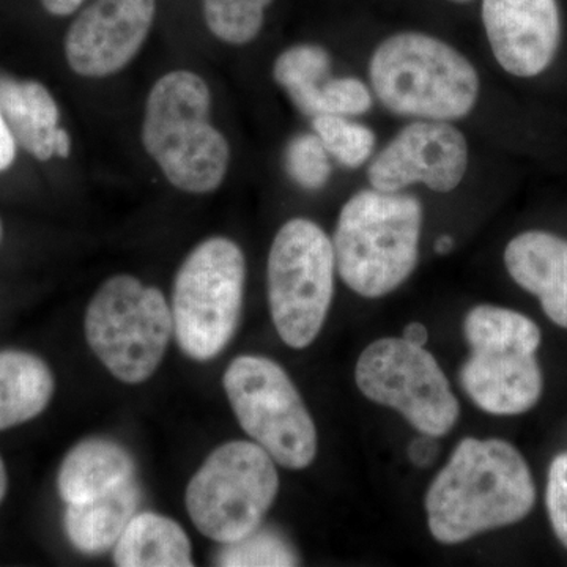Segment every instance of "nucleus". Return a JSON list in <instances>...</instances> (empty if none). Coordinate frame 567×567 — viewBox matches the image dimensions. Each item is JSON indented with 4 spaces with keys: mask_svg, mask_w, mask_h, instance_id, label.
I'll return each mask as SVG.
<instances>
[{
    "mask_svg": "<svg viewBox=\"0 0 567 567\" xmlns=\"http://www.w3.org/2000/svg\"><path fill=\"white\" fill-rule=\"evenodd\" d=\"M468 169V144L450 122L416 121L395 134L368 171L372 188L399 193L423 183L436 193H450Z\"/></svg>",
    "mask_w": 567,
    "mask_h": 567,
    "instance_id": "nucleus-12",
    "label": "nucleus"
},
{
    "mask_svg": "<svg viewBox=\"0 0 567 567\" xmlns=\"http://www.w3.org/2000/svg\"><path fill=\"white\" fill-rule=\"evenodd\" d=\"M141 505L136 477L82 503H70L65 532L82 554L96 555L115 547Z\"/></svg>",
    "mask_w": 567,
    "mask_h": 567,
    "instance_id": "nucleus-18",
    "label": "nucleus"
},
{
    "mask_svg": "<svg viewBox=\"0 0 567 567\" xmlns=\"http://www.w3.org/2000/svg\"><path fill=\"white\" fill-rule=\"evenodd\" d=\"M402 339L409 342V344L424 347L429 339L427 328H425L424 324L420 322L409 323L405 327L404 336H402Z\"/></svg>",
    "mask_w": 567,
    "mask_h": 567,
    "instance_id": "nucleus-31",
    "label": "nucleus"
},
{
    "mask_svg": "<svg viewBox=\"0 0 567 567\" xmlns=\"http://www.w3.org/2000/svg\"><path fill=\"white\" fill-rule=\"evenodd\" d=\"M547 509L555 535L567 548V454L554 458L548 472Z\"/></svg>",
    "mask_w": 567,
    "mask_h": 567,
    "instance_id": "nucleus-27",
    "label": "nucleus"
},
{
    "mask_svg": "<svg viewBox=\"0 0 567 567\" xmlns=\"http://www.w3.org/2000/svg\"><path fill=\"white\" fill-rule=\"evenodd\" d=\"M536 487L524 456L505 440L465 439L425 496L429 528L439 543L458 544L524 520Z\"/></svg>",
    "mask_w": 567,
    "mask_h": 567,
    "instance_id": "nucleus-1",
    "label": "nucleus"
},
{
    "mask_svg": "<svg viewBox=\"0 0 567 567\" xmlns=\"http://www.w3.org/2000/svg\"><path fill=\"white\" fill-rule=\"evenodd\" d=\"M7 487H9V477H7L6 465H3L2 458H0V503H2L3 496L7 494Z\"/></svg>",
    "mask_w": 567,
    "mask_h": 567,
    "instance_id": "nucleus-33",
    "label": "nucleus"
},
{
    "mask_svg": "<svg viewBox=\"0 0 567 567\" xmlns=\"http://www.w3.org/2000/svg\"><path fill=\"white\" fill-rule=\"evenodd\" d=\"M246 279L245 254L226 237L203 241L183 260L173 289L174 334L196 361L218 357L240 319Z\"/></svg>",
    "mask_w": 567,
    "mask_h": 567,
    "instance_id": "nucleus-7",
    "label": "nucleus"
},
{
    "mask_svg": "<svg viewBox=\"0 0 567 567\" xmlns=\"http://www.w3.org/2000/svg\"><path fill=\"white\" fill-rule=\"evenodd\" d=\"M136 464L128 451L107 439L78 443L63 458L58 487L63 502L82 503L133 480Z\"/></svg>",
    "mask_w": 567,
    "mask_h": 567,
    "instance_id": "nucleus-17",
    "label": "nucleus"
},
{
    "mask_svg": "<svg viewBox=\"0 0 567 567\" xmlns=\"http://www.w3.org/2000/svg\"><path fill=\"white\" fill-rule=\"evenodd\" d=\"M218 565L227 567L297 566L298 557L284 537L271 529L257 528L235 543L224 544Z\"/></svg>",
    "mask_w": 567,
    "mask_h": 567,
    "instance_id": "nucleus-24",
    "label": "nucleus"
},
{
    "mask_svg": "<svg viewBox=\"0 0 567 567\" xmlns=\"http://www.w3.org/2000/svg\"><path fill=\"white\" fill-rule=\"evenodd\" d=\"M14 156H17V141L0 111V173L9 169L14 162Z\"/></svg>",
    "mask_w": 567,
    "mask_h": 567,
    "instance_id": "nucleus-29",
    "label": "nucleus"
},
{
    "mask_svg": "<svg viewBox=\"0 0 567 567\" xmlns=\"http://www.w3.org/2000/svg\"><path fill=\"white\" fill-rule=\"evenodd\" d=\"M279 476L270 454L251 442L216 447L186 488V509L208 539L230 544L260 528Z\"/></svg>",
    "mask_w": 567,
    "mask_h": 567,
    "instance_id": "nucleus-8",
    "label": "nucleus"
},
{
    "mask_svg": "<svg viewBox=\"0 0 567 567\" xmlns=\"http://www.w3.org/2000/svg\"><path fill=\"white\" fill-rule=\"evenodd\" d=\"M84 327L93 353L128 385L151 379L174 333L164 295L130 275L114 276L96 290Z\"/></svg>",
    "mask_w": 567,
    "mask_h": 567,
    "instance_id": "nucleus-6",
    "label": "nucleus"
},
{
    "mask_svg": "<svg viewBox=\"0 0 567 567\" xmlns=\"http://www.w3.org/2000/svg\"><path fill=\"white\" fill-rule=\"evenodd\" d=\"M156 0H93L70 25L65 58L82 78L117 74L152 31Z\"/></svg>",
    "mask_w": 567,
    "mask_h": 567,
    "instance_id": "nucleus-13",
    "label": "nucleus"
},
{
    "mask_svg": "<svg viewBox=\"0 0 567 567\" xmlns=\"http://www.w3.org/2000/svg\"><path fill=\"white\" fill-rule=\"evenodd\" d=\"M52 393L54 377L41 358L20 350L0 352V431L39 416Z\"/></svg>",
    "mask_w": 567,
    "mask_h": 567,
    "instance_id": "nucleus-19",
    "label": "nucleus"
},
{
    "mask_svg": "<svg viewBox=\"0 0 567 567\" xmlns=\"http://www.w3.org/2000/svg\"><path fill=\"white\" fill-rule=\"evenodd\" d=\"M224 390L246 434L284 468L303 470L317 454L315 421L281 365L264 357L235 358Z\"/></svg>",
    "mask_w": 567,
    "mask_h": 567,
    "instance_id": "nucleus-10",
    "label": "nucleus"
},
{
    "mask_svg": "<svg viewBox=\"0 0 567 567\" xmlns=\"http://www.w3.org/2000/svg\"><path fill=\"white\" fill-rule=\"evenodd\" d=\"M472 357L462 368L466 394L492 415L528 412L543 394L536 360L539 327L532 319L496 306H477L465 319Z\"/></svg>",
    "mask_w": 567,
    "mask_h": 567,
    "instance_id": "nucleus-5",
    "label": "nucleus"
},
{
    "mask_svg": "<svg viewBox=\"0 0 567 567\" xmlns=\"http://www.w3.org/2000/svg\"><path fill=\"white\" fill-rule=\"evenodd\" d=\"M369 78L386 110L417 121H458L480 96L473 63L427 33L401 32L383 40L372 54Z\"/></svg>",
    "mask_w": 567,
    "mask_h": 567,
    "instance_id": "nucleus-4",
    "label": "nucleus"
},
{
    "mask_svg": "<svg viewBox=\"0 0 567 567\" xmlns=\"http://www.w3.org/2000/svg\"><path fill=\"white\" fill-rule=\"evenodd\" d=\"M312 130L330 156L347 169L363 166L375 148V134L363 123L342 115L320 114L312 117Z\"/></svg>",
    "mask_w": 567,
    "mask_h": 567,
    "instance_id": "nucleus-23",
    "label": "nucleus"
},
{
    "mask_svg": "<svg viewBox=\"0 0 567 567\" xmlns=\"http://www.w3.org/2000/svg\"><path fill=\"white\" fill-rule=\"evenodd\" d=\"M354 379L369 401L398 410L421 434L442 436L457 423L456 395L423 347L379 339L361 353Z\"/></svg>",
    "mask_w": 567,
    "mask_h": 567,
    "instance_id": "nucleus-11",
    "label": "nucleus"
},
{
    "mask_svg": "<svg viewBox=\"0 0 567 567\" xmlns=\"http://www.w3.org/2000/svg\"><path fill=\"white\" fill-rule=\"evenodd\" d=\"M210 114V87L193 71H171L148 92L142 145L166 181L183 193L216 192L229 171V142Z\"/></svg>",
    "mask_w": 567,
    "mask_h": 567,
    "instance_id": "nucleus-2",
    "label": "nucleus"
},
{
    "mask_svg": "<svg viewBox=\"0 0 567 567\" xmlns=\"http://www.w3.org/2000/svg\"><path fill=\"white\" fill-rule=\"evenodd\" d=\"M330 71V52L319 44H297L276 59L274 78L298 110L315 117L317 95Z\"/></svg>",
    "mask_w": 567,
    "mask_h": 567,
    "instance_id": "nucleus-21",
    "label": "nucleus"
},
{
    "mask_svg": "<svg viewBox=\"0 0 567 567\" xmlns=\"http://www.w3.org/2000/svg\"><path fill=\"white\" fill-rule=\"evenodd\" d=\"M454 248V240L450 237V235H442V237L436 238L435 241V252L436 254H447L451 249Z\"/></svg>",
    "mask_w": 567,
    "mask_h": 567,
    "instance_id": "nucleus-32",
    "label": "nucleus"
},
{
    "mask_svg": "<svg viewBox=\"0 0 567 567\" xmlns=\"http://www.w3.org/2000/svg\"><path fill=\"white\" fill-rule=\"evenodd\" d=\"M488 44L503 70L535 78L557 55L561 20L557 0H483Z\"/></svg>",
    "mask_w": 567,
    "mask_h": 567,
    "instance_id": "nucleus-14",
    "label": "nucleus"
},
{
    "mask_svg": "<svg viewBox=\"0 0 567 567\" xmlns=\"http://www.w3.org/2000/svg\"><path fill=\"white\" fill-rule=\"evenodd\" d=\"M450 2H453V3H470V2H473V0H450Z\"/></svg>",
    "mask_w": 567,
    "mask_h": 567,
    "instance_id": "nucleus-34",
    "label": "nucleus"
},
{
    "mask_svg": "<svg viewBox=\"0 0 567 567\" xmlns=\"http://www.w3.org/2000/svg\"><path fill=\"white\" fill-rule=\"evenodd\" d=\"M274 0H203L208 31L233 47H245L257 39L265 13Z\"/></svg>",
    "mask_w": 567,
    "mask_h": 567,
    "instance_id": "nucleus-22",
    "label": "nucleus"
},
{
    "mask_svg": "<svg viewBox=\"0 0 567 567\" xmlns=\"http://www.w3.org/2000/svg\"><path fill=\"white\" fill-rule=\"evenodd\" d=\"M41 3H43L44 10L54 17H69L80 9L84 0H41Z\"/></svg>",
    "mask_w": 567,
    "mask_h": 567,
    "instance_id": "nucleus-30",
    "label": "nucleus"
},
{
    "mask_svg": "<svg viewBox=\"0 0 567 567\" xmlns=\"http://www.w3.org/2000/svg\"><path fill=\"white\" fill-rule=\"evenodd\" d=\"M439 456V445H436L435 436L425 435L420 439L413 440L412 445L409 447V457L416 466L425 468Z\"/></svg>",
    "mask_w": 567,
    "mask_h": 567,
    "instance_id": "nucleus-28",
    "label": "nucleus"
},
{
    "mask_svg": "<svg viewBox=\"0 0 567 567\" xmlns=\"http://www.w3.org/2000/svg\"><path fill=\"white\" fill-rule=\"evenodd\" d=\"M505 264L511 278L539 298L548 319L567 330V241L528 230L506 246Z\"/></svg>",
    "mask_w": 567,
    "mask_h": 567,
    "instance_id": "nucleus-15",
    "label": "nucleus"
},
{
    "mask_svg": "<svg viewBox=\"0 0 567 567\" xmlns=\"http://www.w3.org/2000/svg\"><path fill=\"white\" fill-rule=\"evenodd\" d=\"M374 100L368 85L358 78H328L320 85L316 102V115H342L354 117L371 111ZM315 115V117H316Z\"/></svg>",
    "mask_w": 567,
    "mask_h": 567,
    "instance_id": "nucleus-26",
    "label": "nucleus"
},
{
    "mask_svg": "<svg viewBox=\"0 0 567 567\" xmlns=\"http://www.w3.org/2000/svg\"><path fill=\"white\" fill-rule=\"evenodd\" d=\"M0 111L17 144L39 162L54 156L69 158L70 134L59 126L58 103L50 91L35 81L0 80Z\"/></svg>",
    "mask_w": 567,
    "mask_h": 567,
    "instance_id": "nucleus-16",
    "label": "nucleus"
},
{
    "mask_svg": "<svg viewBox=\"0 0 567 567\" xmlns=\"http://www.w3.org/2000/svg\"><path fill=\"white\" fill-rule=\"evenodd\" d=\"M330 153L323 142L312 133H300L289 141L286 147V171L301 188L309 192L322 189L331 177Z\"/></svg>",
    "mask_w": 567,
    "mask_h": 567,
    "instance_id": "nucleus-25",
    "label": "nucleus"
},
{
    "mask_svg": "<svg viewBox=\"0 0 567 567\" xmlns=\"http://www.w3.org/2000/svg\"><path fill=\"white\" fill-rule=\"evenodd\" d=\"M423 205L410 194L364 189L347 200L336 224V270L361 297L393 292L413 274Z\"/></svg>",
    "mask_w": 567,
    "mask_h": 567,
    "instance_id": "nucleus-3",
    "label": "nucleus"
},
{
    "mask_svg": "<svg viewBox=\"0 0 567 567\" xmlns=\"http://www.w3.org/2000/svg\"><path fill=\"white\" fill-rule=\"evenodd\" d=\"M0 235H2V226H0Z\"/></svg>",
    "mask_w": 567,
    "mask_h": 567,
    "instance_id": "nucleus-35",
    "label": "nucleus"
},
{
    "mask_svg": "<svg viewBox=\"0 0 567 567\" xmlns=\"http://www.w3.org/2000/svg\"><path fill=\"white\" fill-rule=\"evenodd\" d=\"M333 241L322 227L290 219L268 254V303L278 334L292 349L315 342L334 292Z\"/></svg>",
    "mask_w": 567,
    "mask_h": 567,
    "instance_id": "nucleus-9",
    "label": "nucleus"
},
{
    "mask_svg": "<svg viewBox=\"0 0 567 567\" xmlns=\"http://www.w3.org/2000/svg\"><path fill=\"white\" fill-rule=\"evenodd\" d=\"M114 561L121 567H189L192 543L173 518L141 513L115 544Z\"/></svg>",
    "mask_w": 567,
    "mask_h": 567,
    "instance_id": "nucleus-20",
    "label": "nucleus"
}]
</instances>
